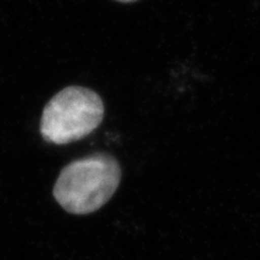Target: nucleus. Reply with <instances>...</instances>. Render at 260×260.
I'll list each match as a JSON object with an SVG mask.
<instances>
[{
  "mask_svg": "<svg viewBox=\"0 0 260 260\" xmlns=\"http://www.w3.org/2000/svg\"><path fill=\"white\" fill-rule=\"evenodd\" d=\"M117 2H120V3H134V2H137V0H117Z\"/></svg>",
  "mask_w": 260,
  "mask_h": 260,
  "instance_id": "7ed1b4c3",
  "label": "nucleus"
},
{
  "mask_svg": "<svg viewBox=\"0 0 260 260\" xmlns=\"http://www.w3.org/2000/svg\"><path fill=\"white\" fill-rule=\"evenodd\" d=\"M103 117L104 104L99 94L85 87H67L47 103L40 134L53 144L72 143L90 135Z\"/></svg>",
  "mask_w": 260,
  "mask_h": 260,
  "instance_id": "f03ea898",
  "label": "nucleus"
},
{
  "mask_svg": "<svg viewBox=\"0 0 260 260\" xmlns=\"http://www.w3.org/2000/svg\"><path fill=\"white\" fill-rule=\"evenodd\" d=\"M120 178L118 161L110 154L95 153L65 166L54 184L53 195L69 213L90 214L109 202Z\"/></svg>",
  "mask_w": 260,
  "mask_h": 260,
  "instance_id": "f257e3e1",
  "label": "nucleus"
}]
</instances>
